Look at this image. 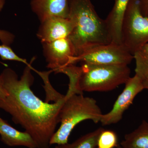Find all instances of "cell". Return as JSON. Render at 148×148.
Here are the masks:
<instances>
[{"label": "cell", "mask_w": 148, "mask_h": 148, "mask_svg": "<svg viewBox=\"0 0 148 148\" xmlns=\"http://www.w3.org/2000/svg\"><path fill=\"white\" fill-rule=\"evenodd\" d=\"M35 59L26 65L19 79L16 72L10 68L0 75L7 93L5 98L0 99V109L10 114L14 122L31 135L37 148H50L51 140L60 122L59 114L65 95L50 104L35 95L31 88L34 80L32 71Z\"/></svg>", "instance_id": "cell-1"}, {"label": "cell", "mask_w": 148, "mask_h": 148, "mask_svg": "<svg viewBox=\"0 0 148 148\" xmlns=\"http://www.w3.org/2000/svg\"><path fill=\"white\" fill-rule=\"evenodd\" d=\"M69 17L74 28L68 38L76 57L95 46L112 42L106 20L95 11L90 0H69Z\"/></svg>", "instance_id": "cell-2"}, {"label": "cell", "mask_w": 148, "mask_h": 148, "mask_svg": "<svg viewBox=\"0 0 148 148\" xmlns=\"http://www.w3.org/2000/svg\"><path fill=\"white\" fill-rule=\"evenodd\" d=\"M103 114L95 99L68 89L59 114L61 125L51 138V145L67 144L77 125L86 120L98 123Z\"/></svg>", "instance_id": "cell-3"}, {"label": "cell", "mask_w": 148, "mask_h": 148, "mask_svg": "<svg viewBox=\"0 0 148 148\" xmlns=\"http://www.w3.org/2000/svg\"><path fill=\"white\" fill-rule=\"evenodd\" d=\"M77 87L82 92H106L125 84L130 77L127 65L82 63Z\"/></svg>", "instance_id": "cell-4"}, {"label": "cell", "mask_w": 148, "mask_h": 148, "mask_svg": "<svg viewBox=\"0 0 148 148\" xmlns=\"http://www.w3.org/2000/svg\"><path fill=\"white\" fill-rule=\"evenodd\" d=\"M121 43L132 55L148 43V17L141 13L138 0H130L121 30Z\"/></svg>", "instance_id": "cell-5"}, {"label": "cell", "mask_w": 148, "mask_h": 148, "mask_svg": "<svg viewBox=\"0 0 148 148\" xmlns=\"http://www.w3.org/2000/svg\"><path fill=\"white\" fill-rule=\"evenodd\" d=\"M134 56L122 44L111 42L90 47L76 57V63L127 65Z\"/></svg>", "instance_id": "cell-6"}, {"label": "cell", "mask_w": 148, "mask_h": 148, "mask_svg": "<svg viewBox=\"0 0 148 148\" xmlns=\"http://www.w3.org/2000/svg\"><path fill=\"white\" fill-rule=\"evenodd\" d=\"M42 45L47 67L56 74L67 66L76 64L75 49L68 38L42 43Z\"/></svg>", "instance_id": "cell-7"}, {"label": "cell", "mask_w": 148, "mask_h": 148, "mask_svg": "<svg viewBox=\"0 0 148 148\" xmlns=\"http://www.w3.org/2000/svg\"><path fill=\"white\" fill-rule=\"evenodd\" d=\"M143 80L135 75L125 83V87L118 97L111 110L108 113L102 115L100 122L103 125H110L119 122L122 119L123 113L133 100L144 89Z\"/></svg>", "instance_id": "cell-8"}, {"label": "cell", "mask_w": 148, "mask_h": 148, "mask_svg": "<svg viewBox=\"0 0 148 148\" xmlns=\"http://www.w3.org/2000/svg\"><path fill=\"white\" fill-rule=\"evenodd\" d=\"M74 24L69 18L52 17L41 23L37 37L42 43L68 38L73 31Z\"/></svg>", "instance_id": "cell-9"}, {"label": "cell", "mask_w": 148, "mask_h": 148, "mask_svg": "<svg viewBox=\"0 0 148 148\" xmlns=\"http://www.w3.org/2000/svg\"><path fill=\"white\" fill-rule=\"evenodd\" d=\"M30 5L41 23L51 17H69V0H32Z\"/></svg>", "instance_id": "cell-10"}, {"label": "cell", "mask_w": 148, "mask_h": 148, "mask_svg": "<svg viewBox=\"0 0 148 148\" xmlns=\"http://www.w3.org/2000/svg\"><path fill=\"white\" fill-rule=\"evenodd\" d=\"M130 1V0H114L113 7L105 19L112 42L122 44V24Z\"/></svg>", "instance_id": "cell-11"}, {"label": "cell", "mask_w": 148, "mask_h": 148, "mask_svg": "<svg viewBox=\"0 0 148 148\" xmlns=\"http://www.w3.org/2000/svg\"><path fill=\"white\" fill-rule=\"evenodd\" d=\"M1 140L10 147L22 146L28 148H37L34 140L26 132H21L12 127L7 121L0 117Z\"/></svg>", "instance_id": "cell-12"}, {"label": "cell", "mask_w": 148, "mask_h": 148, "mask_svg": "<svg viewBox=\"0 0 148 148\" xmlns=\"http://www.w3.org/2000/svg\"><path fill=\"white\" fill-rule=\"evenodd\" d=\"M123 148H148V123L144 120L135 130L126 134L120 145Z\"/></svg>", "instance_id": "cell-13"}, {"label": "cell", "mask_w": 148, "mask_h": 148, "mask_svg": "<svg viewBox=\"0 0 148 148\" xmlns=\"http://www.w3.org/2000/svg\"><path fill=\"white\" fill-rule=\"evenodd\" d=\"M103 130L100 127L82 136L73 143L56 145L54 148H96L98 138Z\"/></svg>", "instance_id": "cell-14"}, {"label": "cell", "mask_w": 148, "mask_h": 148, "mask_svg": "<svg viewBox=\"0 0 148 148\" xmlns=\"http://www.w3.org/2000/svg\"><path fill=\"white\" fill-rule=\"evenodd\" d=\"M136 67L135 75L144 80L148 77V43L133 54Z\"/></svg>", "instance_id": "cell-15"}, {"label": "cell", "mask_w": 148, "mask_h": 148, "mask_svg": "<svg viewBox=\"0 0 148 148\" xmlns=\"http://www.w3.org/2000/svg\"><path fill=\"white\" fill-rule=\"evenodd\" d=\"M118 145L116 132L112 130L104 129L99 135L96 148H114Z\"/></svg>", "instance_id": "cell-16"}, {"label": "cell", "mask_w": 148, "mask_h": 148, "mask_svg": "<svg viewBox=\"0 0 148 148\" xmlns=\"http://www.w3.org/2000/svg\"><path fill=\"white\" fill-rule=\"evenodd\" d=\"M0 56L3 60L18 61L26 65L29 64L26 59L21 58L16 55L10 46L3 44L0 45Z\"/></svg>", "instance_id": "cell-17"}, {"label": "cell", "mask_w": 148, "mask_h": 148, "mask_svg": "<svg viewBox=\"0 0 148 148\" xmlns=\"http://www.w3.org/2000/svg\"><path fill=\"white\" fill-rule=\"evenodd\" d=\"M15 36L12 33L0 29V40L2 44L10 46L14 41Z\"/></svg>", "instance_id": "cell-18"}, {"label": "cell", "mask_w": 148, "mask_h": 148, "mask_svg": "<svg viewBox=\"0 0 148 148\" xmlns=\"http://www.w3.org/2000/svg\"><path fill=\"white\" fill-rule=\"evenodd\" d=\"M138 2L141 13L148 17V0H138Z\"/></svg>", "instance_id": "cell-19"}, {"label": "cell", "mask_w": 148, "mask_h": 148, "mask_svg": "<svg viewBox=\"0 0 148 148\" xmlns=\"http://www.w3.org/2000/svg\"><path fill=\"white\" fill-rule=\"evenodd\" d=\"M7 93L3 87L1 78H0V99H3L6 96Z\"/></svg>", "instance_id": "cell-20"}, {"label": "cell", "mask_w": 148, "mask_h": 148, "mask_svg": "<svg viewBox=\"0 0 148 148\" xmlns=\"http://www.w3.org/2000/svg\"><path fill=\"white\" fill-rule=\"evenodd\" d=\"M143 84L144 89H148V77L143 80Z\"/></svg>", "instance_id": "cell-21"}, {"label": "cell", "mask_w": 148, "mask_h": 148, "mask_svg": "<svg viewBox=\"0 0 148 148\" xmlns=\"http://www.w3.org/2000/svg\"><path fill=\"white\" fill-rule=\"evenodd\" d=\"M5 3V0H0V12L3 10Z\"/></svg>", "instance_id": "cell-22"}, {"label": "cell", "mask_w": 148, "mask_h": 148, "mask_svg": "<svg viewBox=\"0 0 148 148\" xmlns=\"http://www.w3.org/2000/svg\"><path fill=\"white\" fill-rule=\"evenodd\" d=\"M116 148H123V147H122L120 145H118V146L116 147Z\"/></svg>", "instance_id": "cell-23"}]
</instances>
